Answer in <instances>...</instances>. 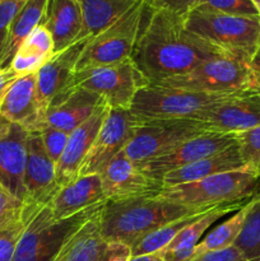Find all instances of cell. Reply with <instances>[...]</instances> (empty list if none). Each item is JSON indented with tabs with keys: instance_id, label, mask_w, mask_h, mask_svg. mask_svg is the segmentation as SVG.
<instances>
[{
	"instance_id": "cell-32",
	"label": "cell",
	"mask_w": 260,
	"mask_h": 261,
	"mask_svg": "<svg viewBox=\"0 0 260 261\" xmlns=\"http://www.w3.org/2000/svg\"><path fill=\"white\" fill-rule=\"evenodd\" d=\"M35 206L37 205L27 204L24 216L19 221L0 229V261H13V259H14L17 245L19 242V239L22 236L23 231H24L25 226H27L31 212L33 211Z\"/></svg>"
},
{
	"instance_id": "cell-48",
	"label": "cell",
	"mask_w": 260,
	"mask_h": 261,
	"mask_svg": "<svg viewBox=\"0 0 260 261\" xmlns=\"http://www.w3.org/2000/svg\"><path fill=\"white\" fill-rule=\"evenodd\" d=\"M255 196H260V181H259V188H257L256 194H255Z\"/></svg>"
},
{
	"instance_id": "cell-6",
	"label": "cell",
	"mask_w": 260,
	"mask_h": 261,
	"mask_svg": "<svg viewBox=\"0 0 260 261\" xmlns=\"http://www.w3.org/2000/svg\"><path fill=\"white\" fill-rule=\"evenodd\" d=\"M227 94H209L172 87L147 84L135 94L130 112L139 124L171 120H191L205 107Z\"/></svg>"
},
{
	"instance_id": "cell-18",
	"label": "cell",
	"mask_w": 260,
	"mask_h": 261,
	"mask_svg": "<svg viewBox=\"0 0 260 261\" xmlns=\"http://www.w3.org/2000/svg\"><path fill=\"white\" fill-rule=\"evenodd\" d=\"M89 38H83L63 51L54 54L45 65L37 71V91L45 111L55 97L70 88L76 70V63Z\"/></svg>"
},
{
	"instance_id": "cell-15",
	"label": "cell",
	"mask_w": 260,
	"mask_h": 261,
	"mask_svg": "<svg viewBox=\"0 0 260 261\" xmlns=\"http://www.w3.org/2000/svg\"><path fill=\"white\" fill-rule=\"evenodd\" d=\"M98 175L107 201L157 195L162 191V184L144 175L122 152L110 161Z\"/></svg>"
},
{
	"instance_id": "cell-16",
	"label": "cell",
	"mask_w": 260,
	"mask_h": 261,
	"mask_svg": "<svg viewBox=\"0 0 260 261\" xmlns=\"http://www.w3.org/2000/svg\"><path fill=\"white\" fill-rule=\"evenodd\" d=\"M24 189L25 204L31 205L50 203L59 190L56 182V163L46 153L40 133H30L28 137Z\"/></svg>"
},
{
	"instance_id": "cell-39",
	"label": "cell",
	"mask_w": 260,
	"mask_h": 261,
	"mask_svg": "<svg viewBox=\"0 0 260 261\" xmlns=\"http://www.w3.org/2000/svg\"><path fill=\"white\" fill-rule=\"evenodd\" d=\"M190 261H247L241 251L235 245L216 251H209Z\"/></svg>"
},
{
	"instance_id": "cell-45",
	"label": "cell",
	"mask_w": 260,
	"mask_h": 261,
	"mask_svg": "<svg viewBox=\"0 0 260 261\" xmlns=\"http://www.w3.org/2000/svg\"><path fill=\"white\" fill-rule=\"evenodd\" d=\"M250 89H252V91H255L256 93L260 94V75H256V74H255L254 81H252L251 88Z\"/></svg>"
},
{
	"instance_id": "cell-31",
	"label": "cell",
	"mask_w": 260,
	"mask_h": 261,
	"mask_svg": "<svg viewBox=\"0 0 260 261\" xmlns=\"http://www.w3.org/2000/svg\"><path fill=\"white\" fill-rule=\"evenodd\" d=\"M245 166L260 177V126L235 134Z\"/></svg>"
},
{
	"instance_id": "cell-14",
	"label": "cell",
	"mask_w": 260,
	"mask_h": 261,
	"mask_svg": "<svg viewBox=\"0 0 260 261\" xmlns=\"http://www.w3.org/2000/svg\"><path fill=\"white\" fill-rule=\"evenodd\" d=\"M0 115L28 133H38L46 124V111L37 91V73L18 76L0 98Z\"/></svg>"
},
{
	"instance_id": "cell-41",
	"label": "cell",
	"mask_w": 260,
	"mask_h": 261,
	"mask_svg": "<svg viewBox=\"0 0 260 261\" xmlns=\"http://www.w3.org/2000/svg\"><path fill=\"white\" fill-rule=\"evenodd\" d=\"M17 78L18 75L10 68L0 69V98H2L3 94L5 93L8 87H9Z\"/></svg>"
},
{
	"instance_id": "cell-28",
	"label": "cell",
	"mask_w": 260,
	"mask_h": 261,
	"mask_svg": "<svg viewBox=\"0 0 260 261\" xmlns=\"http://www.w3.org/2000/svg\"><path fill=\"white\" fill-rule=\"evenodd\" d=\"M247 203L241 209L235 212V214H232L227 221L216 226L209 233H206L194 249L193 256L190 260L195 259V257L200 256L205 252L216 251V250H222L232 246L239 237L240 232H241L242 224H244L245 217L247 213Z\"/></svg>"
},
{
	"instance_id": "cell-34",
	"label": "cell",
	"mask_w": 260,
	"mask_h": 261,
	"mask_svg": "<svg viewBox=\"0 0 260 261\" xmlns=\"http://www.w3.org/2000/svg\"><path fill=\"white\" fill-rule=\"evenodd\" d=\"M200 5L224 14L260 17L259 10L251 0H203Z\"/></svg>"
},
{
	"instance_id": "cell-2",
	"label": "cell",
	"mask_w": 260,
	"mask_h": 261,
	"mask_svg": "<svg viewBox=\"0 0 260 261\" xmlns=\"http://www.w3.org/2000/svg\"><path fill=\"white\" fill-rule=\"evenodd\" d=\"M209 209L212 208L178 205L155 195L107 201L101 211L99 227L107 242H121L132 247L145 234L165 224Z\"/></svg>"
},
{
	"instance_id": "cell-38",
	"label": "cell",
	"mask_w": 260,
	"mask_h": 261,
	"mask_svg": "<svg viewBox=\"0 0 260 261\" xmlns=\"http://www.w3.org/2000/svg\"><path fill=\"white\" fill-rule=\"evenodd\" d=\"M25 2L27 0H0V33L7 32Z\"/></svg>"
},
{
	"instance_id": "cell-22",
	"label": "cell",
	"mask_w": 260,
	"mask_h": 261,
	"mask_svg": "<svg viewBox=\"0 0 260 261\" xmlns=\"http://www.w3.org/2000/svg\"><path fill=\"white\" fill-rule=\"evenodd\" d=\"M245 204H224L209 209L181 229L177 236L167 246L158 251V254L165 261H189L193 256L194 249L205 236L206 231L222 217L237 212Z\"/></svg>"
},
{
	"instance_id": "cell-36",
	"label": "cell",
	"mask_w": 260,
	"mask_h": 261,
	"mask_svg": "<svg viewBox=\"0 0 260 261\" xmlns=\"http://www.w3.org/2000/svg\"><path fill=\"white\" fill-rule=\"evenodd\" d=\"M38 133H40V137L43 143V148H45L48 157H50L54 162L58 163L61 154H63L64 149H65L69 134L68 133L63 132V130H59L56 129V127L50 126V125L47 124L43 125Z\"/></svg>"
},
{
	"instance_id": "cell-10",
	"label": "cell",
	"mask_w": 260,
	"mask_h": 261,
	"mask_svg": "<svg viewBox=\"0 0 260 261\" xmlns=\"http://www.w3.org/2000/svg\"><path fill=\"white\" fill-rule=\"evenodd\" d=\"M191 120L206 133L237 134L260 126V94L252 89L227 94Z\"/></svg>"
},
{
	"instance_id": "cell-27",
	"label": "cell",
	"mask_w": 260,
	"mask_h": 261,
	"mask_svg": "<svg viewBox=\"0 0 260 261\" xmlns=\"http://www.w3.org/2000/svg\"><path fill=\"white\" fill-rule=\"evenodd\" d=\"M47 0H27L7 31L0 69H8L23 41L42 23Z\"/></svg>"
},
{
	"instance_id": "cell-5",
	"label": "cell",
	"mask_w": 260,
	"mask_h": 261,
	"mask_svg": "<svg viewBox=\"0 0 260 261\" xmlns=\"http://www.w3.org/2000/svg\"><path fill=\"white\" fill-rule=\"evenodd\" d=\"M106 203L61 221L54 218L48 203L35 206L18 242L13 261H53L66 237Z\"/></svg>"
},
{
	"instance_id": "cell-43",
	"label": "cell",
	"mask_w": 260,
	"mask_h": 261,
	"mask_svg": "<svg viewBox=\"0 0 260 261\" xmlns=\"http://www.w3.org/2000/svg\"><path fill=\"white\" fill-rule=\"evenodd\" d=\"M250 66H251V69L254 70V73L256 74V75H260V47L259 50L256 51L254 58H252L251 63H250Z\"/></svg>"
},
{
	"instance_id": "cell-1",
	"label": "cell",
	"mask_w": 260,
	"mask_h": 261,
	"mask_svg": "<svg viewBox=\"0 0 260 261\" xmlns=\"http://www.w3.org/2000/svg\"><path fill=\"white\" fill-rule=\"evenodd\" d=\"M219 56L228 55L189 31L184 17L148 7L132 61L153 84L184 75Z\"/></svg>"
},
{
	"instance_id": "cell-40",
	"label": "cell",
	"mask_w": 260,
	"mask_h": 261,
	"mask_svg": "<svg viewBox=\"0 0 260 261\" xmlns=\"http://www.w3.org/2000/svg\"><path fill=\"white\" fill-rule=\"evenodd\" d=\"M132 249L121 242H109L101 261H129Z\"/></svg>"
},
{
	"instance_id": "cell-42",
	"label": "cell",
	"mask_w": 260,
	"mask_h": 261,
	"mask_svg": "<svg viewBox=\"0 0 260 261\" xmlns=\"http://www.w3.org/2000/svg\"><path fill=\"white\" fill-rule=\"evenodd\" d=\"M129 261H165L162 256L158 252L155 254H148V255H140V256H132Z\"/></svg>"
},
{
	"instance_id": "cell-24",
	"label": "cell",
	"mask_w": 260,
	"mask_h": 261,
	"mask_svg": "<svg viewBox=\"0 0 260 261\" xmlns=\"http://www.w3.org/2000/svg\"><path fill=\"white\" fill-rule=\"evenodd\" d=\"M244 167L246 166L240 155L239 145L235 144L227 148L226 150H222L216 154L201 158L196 162L171 171L167 175L163 176L161 184H162V189L173 188V186L196 182L216 173L240 170Z\"/></svg>"
},
{
	"instance_id": "cell-47",
	"label": "cell",
	"mask_w": 260,
	"mask_h": 261,
	"mask_svg": "<svg viewBox=\"0 0 260 261\" xmlns=\"http://www.w3.org/2000/svg\"><path fill=\"white\" fill-rule=\"evenodd\" d=\"M251 2L254 3V5L256 7V9L259 10V13H260V0H251Z\"/></svg>"
},
{
	"instance_id": "cell-11",
	"label": "cell",
	"mask_w": 260,
	"mask_h": 261,
	"mask_svg": "<svg viewBox=\"0 0 260 261\" xmlns=\"http://www.w3.org/2000/svg\"><path fill=\"white\" fill-rule=\"evenodd\" d=\"M204 133L206 132L201 130L194 120L143 122L138 125L134 137L122 153L134 165L140 166Z\"/></svg>"
},
{
	"instance_id": "cell-21",
	"label": "cell",
	"mask_w": 260,
	"mask_h": 261,
	"mask_svg": "<svg viewBox=\"0 0 260 261\" xmlns=\"http://www.w3.org/2000/svg\"><path fill=\"white\" fill-rule=\"evenodd\" d=\"M99 175L79 176L71 182L61 186L48 205L55 219H68L78 216L98 204L106 203Z\"/></svg>"
},
{
	"instance_id": "cell-33",
	"label": "cell",
	"mask_w": 260,
	"mask_h": 261,
	"mask_svg": "<svg viewBox=\"0 0 260 261\" xmlns=\"http://www.w3.org/2000/svg\"><path fill=\"white\" fill-rule=\"evenodd\" d=\"M18 51L30 54V55L40 56V58L46 59V60H50L54 56L53 36L48 32L47 28L41 23L23 41V43L20 45Z\"/></svg>"
},
{
	"instance_id": "cell-8",
	"label": "cell",
	"mask_w": 260,
	"mask_h": 261,
	"mask_svg": "<svg viewBox=\"0 0 260 261\" xmlns=\"http://www.w3.org/2000/svg\"><path fill=\"white\" fill-rule=\"evenodd\" d=\"M254 76L250 64L231 56H219L204 61L184 75L153 84L209 94H231L251 88Z\"/></svg>"
},
{
	"instance_id": "cell-25",
	"label": "cell",
	"mask_w": 260,
	"mask_h": 261,
	"mask_svg": "<svg viewBox=\"0 0 260 261\" xmlns=\"http://www.w3.org/2000/svg\"><path fill=\"white\" fill-rule=\"evenodd\" d=\"M42 24L53 36L54 54L79 41L82 13L76 0H47Z\"/></svg>"
},
{
	"instance_id": "cell-30",
	"label": "cell",
	"mask_w": 260,
	"mask_h": 261,
	"mask_svg": "<svg viewBox=\"0 0 260 261\" xmlns=\"http://www.w3.org/2000/svg\"><path fill=\"white\" fill-rule=\"evenodd\" d=\"M205 212L193 214V216L189 217H184V218L171 222V223L165 224V226L149 232V233L145 234L144 237H142L139 241H137L132 247H130V249H132V256L155 254V252L161 251L163 247L167 246V245L177 236V233L181 229L185 228V227L188 226V224H190L194 219L200 217L201 214L205 213Z\"/></svg>"
},
{
	"instance_id": "cell-7",
	"label": "cell",
	"mask_w": 260,
	"mask_h": 261,
	"mask_svg": "<svg viewBox=\"0 0 260 261\" xmlns=\"http://www.w3.org/2000/svg\"><path fill=\"white\" fill-rule=\"evenodd\" d=\"M148 12L147 0H137L107 30L89 38L76 63V70L130 60Z\"/></svg>"
},
{
	"instance_id": "cell-46",
	"label": "cell",
	"mask_w": 260,
	"mask_h": 261,
	"mask_svg": "<svg viewBox=\"0 0 260 261\" xmlns=\"http://www.w3.org/2000/svg\"><path fill=\"white\" fill-rule=\"evenodd\" d=\"M5 37H7V32L0 33V61H2V54H3V48H4Z\"/></svg>"
},
{
	"instance_id": "cell-19",
	"label": "cell",
	"mask_w": 260,
	"mask_h": 261,
	"mask_svg": "<svg viewBox=\"0 0 260 261\" xmlns=\"http://www.w3.org/2000/svg\"><path fill=\"white\" fill-rule=\"evenodd\" d=\"M28 137L27 130L12 124L9 132L0 138V185L24 204Z\"/></svg>"
},
{
	"instance_id": "cell-13",
	"label": "cell",
	"mask_w": 260,
	"mask_h": 261,
	"mask_svg": "<svg viewBox=\"0 0 260 261\" xmlns=\"http://www.w3.org/2000/svg\"><path fill=\"white\" fill-rule=\"evenodd\" d=\"M235 144H237L235 134L204 133L176 145L168 152L152 158L138 167L148 177L161 182L163 176L171 171L226 150Z\"/></svg>"
},
{
	"instance_id": "cell-12",
	"label": "cell",
	"mask_w": 260,
	"mask_h": 261,
	"mask_svg": "<svg viewBox=\"0 0 260 261\" xmlns=\"http://www.w3.org/2000/svg\"><path fill=\"white\" fill-rule=\"evenodd\" d=\"M139 122L129 109H110L84 160L79 176L98 175L117 154L124 152Z\"/></svg>"
},
{
	"instance_id": "cell-4",
	"label": "cell",
	"mask_w": 260,
	"mask_h": 261,
	"mask_svg": "<svg viewBox=\"0 0 260 261\" xmlns=\"http://www.w3.org/2000/svg\"><path fill=\"white\" fill-rule=\"evenodd\" d=\"M260 177L250 168L216 173L200 181L162 189L158 199L195 209L224 204H246L259 188Z\"/></svg>"
},
{
	"instance_id": "cell-37",
	"label": "cell",
	"mask_w": 260,
	"mask_h": 261,
	"mask_svg": "<svg viewBox=\"0 0 260 261\" xmlns=\"http://www.w3.org/2000/svg\"><path fill=\"white\" fill-rule=\"evenodd\" d=\"M203 0H147L148 7L155 10H166L185 18L191 10L201 4Z\"/></svg>"
},
{
	"instance_id": "cell-3",
	"label": "cell",
	"mask_w": 260,
	"mask_h": 261,
	"mask_svg": "<svg viewBox=\"0 0 260 261\" xmlns=\"http://www.w3.org/2000/svg\"><path fill=\"white\" fill-rule=\"evenodd\" d=\"M184 19L189 31L247 64L260 47V17L224 14L199 5Z\"/></svg>"
},
{
	"instance_id": "cell-9",
	"label": "cell",
	"mask_w": 260,
	"mask_h": 261,
	"mask_svg": "<svg viewBox=\"0 0 260 261\" xmlns=\"http://www.w3.org/2000/svg\"><path fill=\"white\" fill-rule=\"evenodd\" d=\"M148 82L130 60L111 65L75 70L70 88H83L98 94L110 109H130L135 94Z\"/></svg>"
},
{
	"instance_id": "cell-44",
	"label": "cell",
	"mask_w": 260,
	"mask_h": 261,
	"mask_svg": "<svg viewBox=\"0 0 260 261\" xmlns=\"http://www.w3.org/2000/svg\"><path fill=\"white\" fill-rule=\"evenodd\" d=\"M10 126H12V122H9L7 119H4V117L0 115V138L4 137V135L9 132Z\"/></svg>"
},
{
	"instance_id": "cell-17",
	"label": "cell",
	"mask_w": 260,
	"mask_h": 261,
	"mask_svg": "<svg viewBox=\"0 0 260 261\" xmlns=\"http://www.w3.org/2000/svg\"><path fill=\"white\" fill-rule=\"evenodd\" d=\"M109 105L105 102L86 122L69 134L65 149L56 163V182L59 189L79 177V171L101 129L105 117L109 114Z\"/></svg>"
},
{
	"instance_id": "cell-26",
	"label": "cell",
	"mask_w": 260,
	"mask_h": 261,
	"mask_svg": "<svg viewBox=\"0 0 260 261\" xmlns=\"http://www.w3.org/2000/svg\"><path fill=\"white\" fill-rule=\"evenodd\" d=\"M82 13L79 40L93 38L122 17L137 0H76Z\"/></svg>"
},
{
	"instance_id": "cell-35",
	"label": "cell",
	"mask_w": 260,
	"mask_h": 261,
	"mask_svg": "<svg viewBox=\"0 0 260 261\" xmlns=\"http://www.w3.org/2000/svg\"><path fill=\"white\" fill-rule=\"evenodd\" d=\"M25 209L27 204L18 200L0 185V229L19 221L24 216Z\"/></svg>"
},
{
	"instance_id": "cell-29",
	"label": "cell",
	"mask_w": 260,
	"mask_h": 261,
	"mask_svg": "<svg viewBox=\"0 0 260 261\" xmlns=\"http://www.w3.org/2000/svg\"><path fill=\"white\" fill-rule=\"evenodd\" d=\"M235 246L247 261H260V196L247 203V213Z\"/></svg>"
},
{
	"instance_id": "cell-23",
	"label": "cell",
	"mask_w": 260,
	"mask_h": 261,
	"mask_svg": "<svg viewBox=\"0 0 260 261\" xmlns=\"http://www.w3.org/2000/svg\"><path fill=\"white\" fill-rule=\"evenodd\" d=\"M102 208L66 237L53 261H101L109 244L99 227Z\"/></svg>"
},
{
	"instance_id": "cell-20",
	"label": "cell",
	"mask_w": 260,
	"mask_h": 261,
	"mask_svg": "<svg viewBox=\"0 0 260 261\" xmlns=\"http://www.w3.org/2000/svg\"><path fill=\"white\" fill-rule=\"evenodd\" d=\"M105 101L83 88H69L54 98L46 111V124L70 134L86 122Z\"/></svg>"
}]
</instances>
